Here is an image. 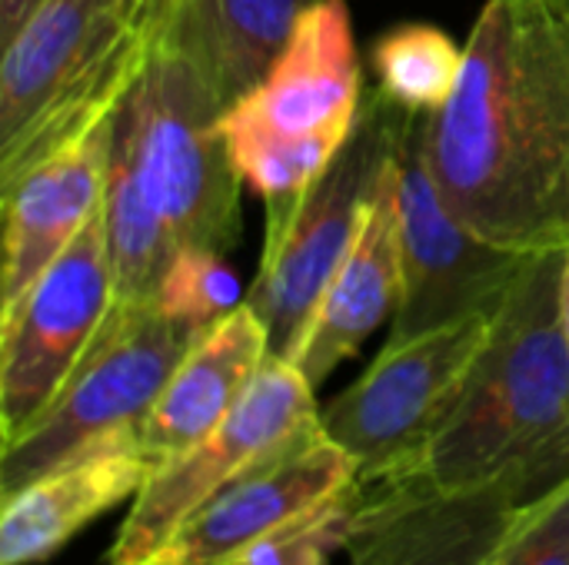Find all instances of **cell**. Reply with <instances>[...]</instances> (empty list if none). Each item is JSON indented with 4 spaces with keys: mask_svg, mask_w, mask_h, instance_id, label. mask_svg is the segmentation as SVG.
Instances as JSON below:
<instances>
[{
    "mask_svg": "<svg viewBox=\"0 0 569 565\" xmlns=\"http://www.w3.org/2000/svg\"><path fill=\"white\" fill-rule=\"evenodd\" d=\"M423 150L447 203L513 253L569 243V0H487Z\"/></svg>",
    "mask_w": 569,
    "mask_h": 565,
    "instance_id": "cell-1",
    "label": "cell"
},
{
    "mask_svg": "<svg viewBox=\"0 0 569 565\" xmlns=\"http://www.w3.org/2000/svg\"><path fill=\"white\" fill-rule=\"evenodd\" d=\"M563 250L533 253L503 300L470 380L403 476L440 490L520 483L533 496L569 476V340Z\"/></svg>",
    "mask_w": 569,
    "mask_h": 565,
    "instance_id": "cell-2",
    "label": "cell"
},
{
    "mask_svg": "<svg viewBox=\"0 0 569 565\" xmlns=\"http://www.w3.org/2000/svg\"><path fill=\"white\" fill-rule=\"evenodd\" d=\"M153 37L113 0H43L0 57V186L113 117Z\"/></svg>",
    "mask_w": 569,
    "mask_h": 565,
    "instance_id": "cell-3",
    "label": "cell"
},
{
    "mask_svg": "<svg viewBox=\"0 0 569 565\" xmlns=\"http://www.w3.org/2000/svg\"><path fill=\"white\" fill-rule=\"evenodd\" d=\"M363 97L350 10L317 0L260 87L223 113L233 163L267 210L290 203L333 163Z\"/></svg>",
    "mask_w": 569,
    "mask_h": 565,
    "instance_id": "cell-4",
    "label": "cell"
},
{
    "mask_svg": "<svg viewBox=\"0 0 569 565\" xmlns=\"http://www.w3.org/2000/svg\"><path fill=\"white\" fill-rule=\"evenodd\" d=\"M140 186L177 246L230 256L243 233V176L223 130V110L173 53L150 57L113 113Z\"/></svg>",
    "mask_w": 569,
    "mask_h": 565,
    "instance_id": "cell-5",
    "label": "cell"
},
{
    "mask_svg": "<svg viewBox=\"0 0 569 565\" xmlns=\"http://www.w3.org/2000/svg\"><path fill=\"white\" fill-rule=\"evenodd\" d=\"M397 110L380 90L367 93L360 120L333 163L290 203L267 210L260 270L247 290V306L263 323L273 360L293 363L330 280L360 233L367 200L393 153Z\"/></svg>",
    "mask_w": 569,
    "mask_h": 565,
    "instance_id": "cell-6",
    "label": "cell"
},
{
    "mask_svg": "<svg viewBox=\"0 0 569 565\" xmlns=\"http://www.w3.org/2000/svg\"><path fill=\"white\" fill-rule=\"evenodd\" d=\"M207 330L167 316L157 303H117L53 403L0 446V496L107 440L133 433Z\"/></svg>",
    "mask_w": 569,
    "mask_h": 565,
    "instance_id": "cell-7",
    "label": "cell"
},
{
    "mask_svg": "<svg viewBox=\"0 0 569 565\" xmlns=\"http://www.w3.org/2000/svg\"><path fill=\"white\" fill-rule=\"evenodd\" d=\"M497 313H477L383 343L367 373L320 410V430L353 463L360 483L403 476L453 413Z\"/></svg>",
    "mask_w": 569,
    "mask_h": 565,
    "instance_id": "cell-8",
    "label": "cell"
},
{
    "mask_svg": "<svg viewBox=\"0 0 569 565\" xmlns=\"http://www.w3.org/2000/svg\"><path fill=\"white\" fill-rule=\"evenodd\" d=\"M430 113L397 110L393 180L403 243V293L387 343H403L477 313H500L533 253L483 240L430 173L423 130Z\"/></svg>",
    "mask_w": 569,
    "mask_h": 565,
    "instance_id": "cell-9",
    "label": "cell"
},
{
    "mask_svg": "<svg viewBox=\"0 0 569 565\" xmlns=\"http://www.w3.org/2000/svg\"><path fill=\"white\" fill-rule=\"evenodd\" d=\"M313 393L317 390L293 363L270 360L210 436L147 476L113 539L110 565L157 563L203 503L320 423Z\"/></svg>",
    "mask_w": 569,
    "mask_h": 565,
    "instance_id": "cell-10",
    "label": "cell"
},
{
    "mask_svg": "<svg viewBox=\"0 0 569 565\" xmlns=\"http://www.w3.org/2000/svg\"><path fill=\"white\" fill-rule=\"evenodd\" d=\"M113 306V260L97 213L20 303L0 313V443L23 433L53 403Z\"/></svg>",
    "mask_w": 569,
    "mask_h": 565,
    "instance_id": "cell-11",
    "label": "cell"
},
{
    "mask_svg": "<svg viewBox=\"0 0 569 565\" xmlns=\"http://www.w3.org/2000/svg\"><path fill=\"white\" fill-rule=\"evenodd\" d=\"M530 500L520 483L477 490H440L420 476L360 483L347 556L350 565H490Z\"/></svg>",
    "mask_w": 569,
    "mask_h": 565,
    "instance_id": "cell-12",
    "label": "cell"
},
{
    "mask_svg": "<svg viewBox=\"0 0 569 565\" xmlns=\"http://www.w3.org/2000/svg\"><path fill=\"white\" fill-rule=\"evenodd\" d=\"M357 480V463L320 423L203 503L153 565H237L257 543L313 513Z\"/></svg>",
    "mask_w": 569,
    "mask_h": 565,
    "instance_id": "cell-13",
    "label": "cell"
},
{
    "mask_svg": "<svg viewBox=\"0 0 569 565\" xmlns=\"http://www.w3.org/2000/svg\"><path fill=\"white\" fill-rule=\"evenodd\" d=\"M117 113V110H113ZM113 117L63 143L47 160L0 186L3 270L0 313L13 310L33 280L57 263L103 206Z\"/></svg>",
    "mask_w": 569,
    "mask_h": 565,
    "instance_id": "cell-14",
    "label": "cell"
},
{
    "mask_svg": "<svg viewBox=\"0 0 569 565\" xmlns=\"http://www.w3.org/2000/svg\"><path fill=\"white\" fill-rule=\"evenodd\" d=\"M403 293V243H400V210H397V180H393V153L390 163L367 200L360 233L330 280L310 330L303 336L293 366L317 390L330 380V373L350 360L367 336L393 320Z\"/></svg>",
    "mask_w": 569,
    "mask_h": 565,
    "instance_id": "cell-15",
    "label": "cell"
},
{
    "mask_svg": "<svg viewBox=\"0 0 569 565\" xmlns=\"http://www.w3.org/2000/svg\"><path fill=\"white\" fill-rule=\"evenodd\" d=\"M270 360L267 330L243 300V306L217 320L180 360L163 393L133 430L137 450L153 470L183 456L237 410Z\"/></svg>",
    "mask_w": 569,
    "mask_h": 565,
    "instance_id": "cell-16",
    "label": "cell"
},
{
    "mask_svg": "<svg viewBox=\"0 0 569 565\" xmlns=\"http://www.w3.org/2000/svg\"><path fill=\"white\" fill-rule=\"evenodd\" d=\"M313 3L317 0H170L153 27V47L183 60L227 113L260 87Z\"/></svg>",
    "mask_w": 569,
    "mask_h": 565,
    "instance_id": "cell-17",
    "label": "cell"
},
{
    "mask_svg": "<svg viewBox=\"0 0 569 565\" xmlns=\"http://www.w3.org/2000/svg\"><path fill=\"white\" fill-rule=\"evenodd\" d=\"M150 473L153 463L137 450L133 433H127L60 463L57 470L3 496L0 565L50 559L100 513L137 496Z\"/></svg>",
    "mask_w": 569,
    "mask_h": 565,
    "instance_id": "cell-18",
    "label": "cell"
},
{
    "mask_svg": "<svg viewBox=\"0 0 569 565\" xmlns=\"http://www.w3.org/2000/svg\"><path fill=\"white\" fill-rule=\"evenodd\" d=\"M103 230L113 260L117 280V303H153L157 286L180 250L167 223L150 206L137 167L130 160L127 143L117 137L110 140V163H107V186H103Z\"/></svg>",
    "mask_w": 569,
    "mask_h": 565,
    "instance_id": "cell-19",
    "label": "cell"
},
{
    "mask_svg": "<svg viewBox=\"0 0 569 565\" xmlns=\"http://www.w3.org/2000/svg\"><path fill=\"white\" fill-rule=\"evenodd\" d=\"M377 90L413 113H437L450 103L463 47L433 23H400L373 43Z\"/></svg>",
    "mask_w": 569,
    "mask_h": 565,
    "instance_id": "cell-20",
    "label": "cell"
},
{
    "mask_svg": "<svg viewBox=\"0 0 569 565\" xmlns=\"http://www.w3.org/2000/svg\"><path fill=\"white\" fill-rule=\"evenodd\" d=\"M240 276L233 273L230 260L213 250L200 246H180L157 286L153 303L183 323L193 326H213L237 306H243Z\"/></svg>",
    "mask_w": 569,
    "mask_h": 565,
    "instance_id": "cell-21",
    "label": "cell"
},
{
    "mask_svg": "<svg viewBox=\"0 0 569 565\" xmlns=\"http://www.w3.org/2000/svg\"><path fill=\"white\" fill-rule=\"evenodd\" d=\"M360 513V483L330 496L313 513L277 529L257 543L237 565H327L337 549H347Z\"/></svg>",
    "mask_w": 569,
    "mask_h": 565,
    "instance_id": "cell-22",
    "label": "cell"
},
{
    "mask_svg": "<svg viewBox=\"0 0 569 565\" xmlns=\"http://www.w3.org/2000/svg\"><path fill=\"white\" fill-rule=\"evenodd\" d=\"M490 565H569V476L523 503Z\"/></svg>",
    "mask_w": 569,
    "mask_h": 565,
    "instance_id": "cell-23",
    "label": "cell"
},
{
    "mask_svg": "<svg viewBox=\"0 0 569 565\" xmlns=\"http://www.w3.org/2000/svg\"><path fill=\"white\" fill-rule=\"evenodd\" d=\"M113 3H117V10H120L133 27H140V30H147V33L153 37V27H157L163 7H167L170 0H113Z\"/></svg>",
    "mask_w": 569,
    "mask_h": 565,
    "instance_id": "cell-24",
    "label": "cell"
},
{
    "mask_svg": "<svg viewBox=\"0 0 569 565\" xmlns=\"http://www.w3.org/2000/svg\"><path fill=\"white\" fill-rule=\"evenodd\" d=\"M43 0H0V43L17 33V27L40 7Z\"/></svg>",
    "mask_w": 569,
    "mask_h": 565,
    "instance_id": "cell-25",
    "label": "cell"
},
{
    "mask_svg": "<svg viewBox=\"0 0 569 565\" xmlns=\"http://www.w3.org/2000/svg\"><path fill=\"white\" fill-rule=\"evenodd\" d=\"M560 306H563V326H567V340H569V243H567V256H563V293H560Z\"/></svg>",
    "mask_w": 569,
    "mask_h": 565,
    "instance_id": "cell-26",
    "label": "cell"
}]
</instances>
